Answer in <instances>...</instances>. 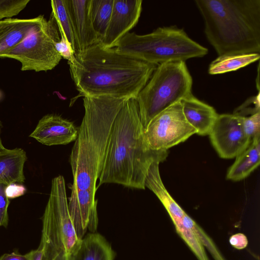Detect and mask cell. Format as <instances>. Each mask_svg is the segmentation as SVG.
Returning <instances> with one entry per match:
<instances>
[{
  "instance_id": "16",
  "label": "cell",
  "mask_w": 260,
  "mask_h": 260,
  "mask_svg": "<svg viewBox=\"0 0 260 260\" xmlns=\"http://www.w3.org/2000/svg\"><path fill=\"white\" fill-rule=\"evenodd\" d=\"M45 19L39 15L30 19L7 18L0 21V55L20 43Z\"/></svg>"
},
{
  "instance_id": "27",
  "label": "cell",
  "mask_w": 260,
  "mask_h": 260,
  "mask_svg": "<svg viewBox=\"0 0 260 260\" xmlns=\"http://www.w3.org/2000/svg\"><path fill=\"white\" fill-rule=\"evenodd\" d=\"M7 186L0 184V228H6L8 224V209L10 201L6 194L5 190Z\"/></svg>"
},
{
  "instance_id": "3",
  "label": "cell",
  "mask_w": 260,
  "mask_h": 260,
  "mask_svg": "<svg viewBox=\"0 0 260 260\" xmlns=\"http://www.w3.org/2000/svg\"><path fill=\"white\" fill-rule=\"evenodd\" d=\"M125 99L108 96L83 97L84 115L71 151V186L96 192L115 119Z\"/></svg>"
},
{
  "instance_id": "33",
  "label": "cell",
  "mask_w": 260,
  "mask_h": 260,
  "mask_svg": "<svg viewBox=\"0 0 260 260\" xmlns=\"http://www.w3.org/2000/svg\"><path fill=\"white\" fill-rule=\"evenodd\" d=\"M52 260H70V255L64 252H60Z\"/></svg>"
},
{
  "instance_id": "2",
  "label": "cell",
  "mask_w": 260,
  "mask_h": 260,
  "mask_svg": "<svg viewBox=\"0 0 260 260\" xmlns=\"http://www.w3.org/2000/svg\"><path fill=\"white\" fill-rule=\"evenodd\" d=\"M136 98L126 100L114 121L99 185L116 183L145 189L151 165L167 158L168 151H154L149 146Z\"/></svg>"
},
{
  "instance_id": "24",
  "label": "cell",
  "mask_w": 260,
  "mask_h": 260,
  "mask_svg": "<svg viewBox=\"0 0 260 260\" xmlns=\"http://www.w3.org/2000/svg\"><path fill=\"white\" fill-rule=\"evenodd\" d=\"M238 117L244 132L251 140L260 137V112L248 116Z\"/></svg>"
},
{
  "instance_id": "12",
  "label": "cell",
  "mask_w": 260,
  "mask_h": 260,
  "mask_svg": "<svg viewBox=\"0 0 260 260\" xmlns=\"http://www.w3.org/2000/svg\"><path fill=\"white\" fill-rule=\"evenodd\" d=\"M71 194L68 203L69 212L77 236L82 239L87 230L91 233L98 225L97 200L95 192L71 187Z\"/></svg>"
},
{
  "instance_id": "29",
  "label": "cell",
  "mask_w": 260,
  "mask_h": 260,
  "mask_svg": "<svg viewBox=\"0 0 260 260\" xmlns=\"http://www.w3.org/2000/svg\"><path fill=\"white\" fill-rule=\"evenodd\" d=\"M26 187L22 184L16 183H11L7 186L6 194L9 199H15L25 194Z\"/></svg>"
},
{
  "instance_id": "7",
  "label": "cell",
  "mask_w": 260,
  "mask_h": 260,
  "mask_svg": "<svg viewBox=\"0 0 260 260\" xmlns=\"http://www.w3.org/2000/svg\"><path fill=\"white\" fill-rule=\"evenodd\" d=\"M58 32L52 19L45 18L20 43L1 54L0 57L19 61L22 71L51 70L62 58L55 47L60 40Z\"/></svg>"
},
{
  "instance_id": "19",
  "label": "cell",
  "mask_w": 260,
  "mask_h": 260,
  "mask_svg": "<svg viewBox=\"0 0 260 260\" xmlns=\"http://www.w3.org/2000/svg\"><path fill=\"white\" fill-rule=\"evenodd\" d=\"M236 157L226 176L228 179L234 181L245 179L259 166L260 137L252 139L248 147Z\"/></svg>"
},
{
  "instance_id": "21",
  "label": "cell",
  "mask_w": 260,
  "mask_h": 260,
  "mask_svg": "<svg viewBox=\"0 0 260 260\" xmlns=\"http://www.w3.org/2000/svg\"><path fill=\"white\" fill-rule=\"evenodd\" d=\"M259 53L240 54L218 56L210 64L208 73L217 75L238 70L259 59Z\"/></svg>"
},
{
  "instance_id": "14",
  "label": "cell",
  "mask_w": 260,
  "mask_h": 260,
  "mask_svg": "<svg viewBox=\"0 0 260 260\" xmlns=\"http://www.w3.org/2000/svg\"><path fill=\"white\" fill-rule=\"evenodd\" d=\"M81 52L99 43L93 29L89 13L90 0H67Z\"/></svg>"
},
{
  "instance_id": "4",
  "label": "cell",
  "mask_w": 260,
  "mask_h": 260,
  "mask_svg": "<svg viewBox=\"0 0 260 260\" xmlns=\"http://www.w3.org/2000/svg\"><path fill=\"white\" fill-rule=\"evenodd\" d=\"M218 56L259 53L260 0H195Z\"/></svg>"
},
{
  "instance_id": "11",
  "label": "cell",
  "mask_w": 260,
  "mask_h": 260,
  "mask_svg": "<svg viewBox=\"0 0 260 260\" xmlns=\"http://www.w3.org/2000/svg\"><path fill=\"white\" fill-rule=\"evenodd\" d=\"M142 5V0H114L106 35L100 43L106 48L115 47L119 41L137 24Z\"/></svg>"
},
{
  "instance_id": "6",
  "label": "cell",
  "mask_w": 260,
  "mask_h": 260,
  "mask_svg": "<svg viewBox=\"0 0 260 260\" xmlns=\"http://www.w3.org/2000/svg\"><path fill=\"white\" fill-rule=\"evenodd\" d=\"M192 79L184 61L158 64L136 98L144 130L158 114L192 94Z\"/></svg>"
},
{
  "instance_id": "13",
  "label": "cell",
  "mask_w": 260,
  "mask_h": 260,
  "mask_svg": "<svg viewBox=\"0 0 260 260\" xmlns=\"http://www.w3.org/2000/svg\"><path fill=\"white\" fill-rule=\"evenodd\" d=\"M78 132L72 122L59 115L49 114L39 121L29 137L47 146L66 145L76 140Z\"/></svg>"
},
{
  "instance_id": "25",
  "label": "cell",
  "mask_w": 260,
  "mask_h": 260,
  "mask_svg": "<svg viewBox=\"0 0 260 260\" xmlns=\"http://www.w3.org/2000/svg\"><path fill=\"white\" fill-rule=\"evenodd\" d=\"M29 0H0V20L12 18L23 10Z\"/></svg>"
},
{
  "instance_id": "9",
  "label": "cell",
  "mask_w": 260,
  "mask_h": 260,
  "mask_svg": "<svg viewBox=\"0 0 260 260\" xmlns=\"http://www.w3.org/2000/svg\"><path fill=\"white\" fill-rule=\"evenodd\" d=\"M42 219L51 226L61 243L65 252L71 254L81 239L76 233L68 210L66 184L62 176L54 177Z\"/></svg>"
},
{
  "instance_id": "34",
  "label": "cell",
  "mask_w": 260,
  "mask_h": 260,
  "mask_svg": "<svg viewBox=\"0 0 260 260\" xmlns=\"http://www.w3.org/2000/svg\"><path fill=\"white\" fill-rule=\"evenodd\" d=\"M2 127V122L0 120V151H2L3 150L6 149L2 144V139L1 138Z\"/></svg>"
},
{
  "instance_id": "28",
  "label": "cell",
  "mask_w": 260,
  "mask_h": 260,
  "mask_svg": "<svg viewBox=\"0 0 260 260\" xmlns=\"http://www.w3.org/2000/svg\"><path fill=\"white\" fill-rule=\"evenodd\" d=\"M56 49L62 58L67 59L68 62L72 61L74 53L71 45L66 40L60 38V41L55 45Z\"/></svg>"
},
{
  "instance_id": "26",
  "label": "cell",
  "mask_w": 260,
  "mask_h": 260,
  "mask_svg": "<svg viewBox=\"0 0 260 260\" xmlns=\"http://www.w3.org/2000/svg\"><path fill=\"white\" fill-rule=\"evenodd\" d=\"M260 112L259 92L247 99L234 111L233 114L238 116H248Z\"/></svg>"
},
{
  "instance_id": "23",
  "label": "cell",
  "mask_w": 260,
  "mask_h": 260,
  "mask_svg": "<svg viewBox=\"0 0 260 260\" xmlns=\"http://www.w3.org/2000/svg\"><path fill=\"white\" fill-rule=\"evenodd\" d=\"M184 227L192 231L197 238L209 252L214 260H226L215 243L204 230L187 213L182 221Z\"/></svg>"
},
{
  "instance_id": "20",
  "label": "cell",
  "mask_w": 260,
  "mask_h": 260,
  "mask_svg": "<svg viewBox=\"0 0 260 260\" xmlns=\"http://www.w3.org/2000/svg\"><path fill=\"white\" fill-rule=\"evenodd\" d=\"M52 11L50 18L55 24L60 38L71 45L74 55L81 52L69 11L67 0L51 1Z\"/></svg>"
},
{
  "instance_id": "18",
  "label": "cell",
  "mask_w": 260,
  "mask_h": 260,
  "mask_svg": "<svg viewBox=\"0 0 260 260\" xmlns=\"http://www.w3.org/2000/svg\"><path fill=\"white\" fill-rule=\"evenodd\" d=\"M26 159V152L21 148H6L0 151V184L23 183Z\"/></svg>"
},
{
  "instance_id": "22",
  "label": "cell",
  "mask_w": 260,
  "mask_h": 260,
  "mask_svg": "<svg viewBox=\"0 0 260 260\" xmlns=\"http://www.w3.org/2000/svg\"><path fill=\"white\" fill-rule=\"evenodd\" d=\"M114 0H90L89 13L93 29L101 42L104 39L112 14Z\"/></svg>"
},
{
  "instance_id": "31",
  "label": "cell",
  "mask_w": 260,
  "mask_h": 260,
  "mask_svg": "<svg viewBox=\"0 0 260 260\" xmlns=\"http://www.w3.org/2000/svg\"><path fill=\"white\" fill-rule=\"evenodd\" d=\"M0 260H29L28 253L22 255L16 252L6 253L0 257Z\"/></svg>"
},
{
  "instance_id": "1",
  "label": "cell",
  "mask_w": 260,
  "mask_h": 260,
  "mask_svg": "<svg viewBox=\"0 0 260 260\" xmlns=\"http://www.w3.org/2000/svg\"><path fill=\"white\" fill-rule=\"evenodd\" d=\"M79 95L137 98L158 65L96 43L68 62Z\"/></svg>"
},
{
  "instance_id": "17",
  "label": "cell",
  "mask_w": 260,
  "mask_h": 260,
  "mask_svg": "<svg viewBox=\"0 0 260 260\" xmlns=\"http://www.w3.org/2000/svg\"><path fill=\"white\" fill-rule=\"evenodd\" d=\"M115 256L104 237L90 232L81 239L78 247L70 255V260H114Z\"/></svg>"
},
{
  "instance_id": "32",
  "label": "cell",
  "mask_w": 260,
  "mask_h": 260,
  "mask_svg": "<svg viewBox=\"0 0 260 260\" xmlns=\"http://www.w3.org/2000/svg\"><path fill=\"white\" fill-rule=\"evenodd\" d=\"M28 254L29 260H44V248L41 244L37 249L31 251Z\"/></svg>"
},
{
  "instance_id": "30",
  "label": "cell",
  "mask_w": 260,
  "mask_h": 260,
  "mask_svg": "<svg viewBox=\"0 0 260 260\" xmlns=\"http://www.w3.org/2000/svg\"><path fill=\"white\" fill-rule=\"evenodd\" d=\"M229 242L234 248L241 250L247 246L248 240L245 234L239 233L232 235L230 237Z\"/></svg>"
},
{
  "instance_id": "15",
  "label": "cell",
  "mask_w": 260,
  "mask_h": 260,
  "mask_svg": "<svg viewBox=\"0 0 260 260\" xmlns=\"http://www.w3.org/2000/svg\"><path fill=\"white\" fill-rule=\"evenodd\" d=\"M180 102L185 119L196 130L197 134L208 135L218 115L215 110L192 94Z\"/></svg>"
},
{
  "instance_id": "5",
  "label": "cell",
  "mask_w": 260,
  "mask_h": 260,
  "mask_svg": "<svg viewBox=\"0 0 260 260\" xmlns=\"http://www.w3.org/2000/svg\"><path fill=\"white\" fill-rule=\"evenodd\" d=\"M114 48L119 52L158 65L170 61H184L206 55L208 49L191 39L176 26L158 27L152 32H128Z\"/></svg>"
},
{
  "instance_id": "8",
  "label": "cell",
  "mask_w": 260,
  "mask_h": 260,
  "mask_svg": "<svg viewBox=\"0 0 260 260\" xmlns=\"http://www.w3.org/2000/svg\"><path fill=\"white\" fill-rule=\"evenodd\" d=\"M144 133L152 150L168 151L197 134V131L185 119L181 102H178L156 115Z\"/></svg>"
},
{
  "instance_id": "10",
  "label": "cell",
  "mask_w": 260,
  "mask_h": 260,
  "mask_svg": "<svg viewBox=\"0 0 260 260\" xmlns=\"http://www.w3.org/2000/svg\"><path fill=\"white\" fill-rule=\"evenodd\" d=\"M208 135L219 156L225 159L236 157L252 141L244 132L239 117L234 114H218Z\"/></svg>"
}]
</instances>
